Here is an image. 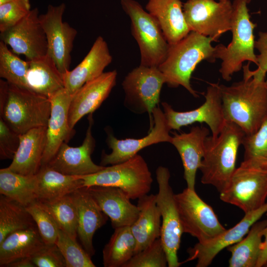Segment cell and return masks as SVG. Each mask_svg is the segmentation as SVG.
I'll list each match as a JSON object with an SVG mask.
<instances>
[{
  "label": "cell",
  "mask_w": 267,
  "mask_h": 267,
  "mask_svg": "<svg viewBox=\"0 0 267 267\" xmlns=\"http://www.w3.org/2000/svg\"><path fill=\"white\" fill-rule=\"evenodd\" d=\"M225 121L234 123L245 135L255 133L267 116V80L243 77L229 86L220 85Z\"/></svg>",
  "instance_id": "cell-1"
},
{
  "label": "cell",
  "mask_w": 267,
  "mask_h": 267,
  "mask_svg": "<svg viewBox=\"0 0 267 267\" xmlns=\"http://www.w3.org/2000/svg\"><path fill=\"white\" fill-rule=\"evenodd\" d=\"M245 135L234 123L226 121L216 137H206L205 150L199 170L201 181L214 186L220 193L227 186L236 167L238 148Z\"/></svg>",
  "instance_id": "cell-2"
},
{
  "label": "cell",
  "mask_w": 267,
  "mask_h": 267,
  "mask_svg": "<svg viewBox=\"0 0 267 267\" xmlns=\"http://www.w3.org/2000/svg\"><path fill=\"white\" fill-rule=\"evenodd\" d=\"M213 42L211 38L190 32L178 42L170 44L165 60L158 67L166 84L172 88L181 86L194 97H198L190 84L191 76L202 61H215V47L212 45Z\"/></svg>",
  "instance_id": "cell-3"
},
{
  "label": "cell",
  "mask_w": 267,
  "mask_h": 267,
  "mask_svg": "<svg viewBox=\"0 0 267 267\" xmlns=\"http://www.w3.org/2000/svg\"><path fill=\"white\" fill-rule=\"evenodd\" d=\"M250 1L233 0L231 41L226 46L222 44L215 46L216 59L222 61L219 72L222 78L227 82L231 80L234 73L241 69L244 62L247 61L257 65L254 35L256 24L251 20L247 7Z\"/></svg>",
  "instance_id": "cell-4"
},
{
  "label": "cell",
  "mask_w": 267,
  "mask_h": 267,
  "mask_svg": "<svg viewBox=\"0 0 267 267\" xmlns=\"http://www.w3.org/2000/svg\"><path fill=\"white\" fill-rule=\"evenodd\" d=\"M51 112L49 99L28 89L9 84L7 99L0 109V117L19 134L47 126Z\"/></svg>",
  "instance_id": "cell-5"
},
{
  "label": "cell",
  "mask_w": 267,
  "mask_h": 267,
  "mask_svg": "<svg viewBox=\"0 0 267 267\" xmlns=\"http://www.w3.org/2000/svg\"><path fill=\"white\" fill-rule=\"evenodd\" d=\"M81 178L83 181V187L92 186L118 187L131 199H138L147 194L153 182L146 162L137 154L126 161L105 166L95 173Z\"/></svg>",
  "instance_id": "cell-6"
},
{
  "label": "cell",
  "mask_w": 267,
  "mask_h": 267,
  "mask_svg": "<svg viewBox=\"0 0 267 267\" xmlns=\"http://www.w3.org/2000/svg\"><path fill=\"white\" fill-rule=\"evenodd\" d=\"M121 5L131 21L132 34L140 50V65L158 67L170 45L158 23L135 0H121Z\"/></svg>",
  "instance_id": "cell-7"
},
{
  "label": "cell",
  "mask_w": 267,
  "mask_h": 267,
  "mask_svg": "<svg viewBox=\"0 0 267 267\" xmlns=\"http://www.w3.org/2000/svg\"><path fill=\"white\" fill-rule=\"evenodd\" d=\"M220 193L222 201L238 207L245 214L260 208L267 198V167L243 161Z\"/></svg>",
  "instance_id": "cell-8"
},
{
  "label": "cell",
  "mask_w": 267,
  "mask_h": 267,
  "mask_svg": "<svg viewBox=\"0 0 267 267\" xmlns=\"http://www.w3.org/2000/svg\"><path fill=\"white\" fill-rule=\"evenodd\" d=\"M174 197L183 232L196 238L199 243L207 242L226 230L195 190L187 187Z\"/></svg>",
  "instance_id": "cell-9"
},
{
  "label": "cell",
  "mask_w": 267,
  "mask_h": 267,
  "mask_svg": "<svg viewBox=\"0 0 267 267\" xmlns=\"http://www.w3.org/2000/svg\"><path fill=\"white\" fill-rule=\"evenodd\" d=\"M156 178L158 184L156 201L162 219L160 238L167 255L168 266L178 267L182 263L178 261V252L183 232L175 194L170 184L169 169L163 166L158 167L156 171Z\"/></svg>",
  "instance_id": "cell-10"
},
{
  "label": "cell",
  "mask_w": 267,
  "mask_h": 267,
  "mask_svg": "<svg viewBox=\"0 0 267 267\" xmlns=\"http://www.w3.org/2000/svg\"><path fill=\"white\" fill-rule=\"evenodd\" d=\"M232 10L230 0H188L183 5L190 32L211 38L214 42L231 30Z\"/></svg>",
  "instance_id": "cell-11"
},
{
  "label": "cell",
  "mask_w": 267,
  "mask_h": 267,
  "mask_svg": "<svg viewBox=\"0 0 267 267\" xmlns=\"http://www.w3.org/2000/svg\"><path fill=\"white\" fill-rule=\"evenodd\" d=\"M165 83V77L158 67L139 65L127 74L122 84L126 106L135 113H148L151 119Z\"/></svg>",
  "instance_id": "cell-12"
},
{
  "label": "cell",
  "mask_w": 267,
  "mask_h": 267,
  "mask_svg": "<svg viewBox=\"0 0 267 267\" xmlns=\"http://www.w3.org/2000/svg\"><path fill=\"white\" fill-rule=\"evenodd\" d=\"M65 9L64 3L58 5L49 4L46 12L39 16L46 36L47 54L62 74L70 69L71 53L78 33L76 29L63 21Z\"/></svg>",
  "instance_id": "cell-13"
},
{
  "label": "cell",
  "mask_w": 267,
  "mask_h": 267,
  "mask_svg": "<svg viewBox=\"0 0 267 267\" xmlns=\"http://www.w3.org/2000/svg\"><path fill=\"white\" fill-rule=\"evenodd\" d=\"M205 101L198 108L188 111H175L166 102H162L163 112L170 130L198 122L210 128L213 137H217L225 123L221 89L219 84H210L205 95Z\"/></svg>",
  "instance_id": "cell-14"
},
{
  "label": "cell",
  "mask_w": 267,
  "mask_h": 267,
  "mask_svg": "<svg viewBox=\"0 0 267 267\" xmlns=\"http://www.w3.org/2000/svg\"><path fill=\"white\" fill-rule=\"evenodd\" d=\"M39 16L35 7L17 24L0 32V41L14 53L24 55L28 61L47 54L46 36Z\"/></svg>",
  "instance_id": "cell-15"
},
{
  "label": "cell",
  "mask_w": 267,
  "mask_h": 267,
  "mask_svg": "<svg viewBox=\"0 0 267 267\" xmlns=\"http://www.w3.org/2000/svg\"><path fill=\"white\" fill-rule=\"evenodd\" d=\"M153 125L150 132L141 138L119 139L109 133L107 143L112 152L103 153L101 165H114L123 162L134 157L144 148L160 142L171 143L172 136L163 111L157 106L152 111Z\"/></svg>",
  "instance_id": "cell-16"
},
{
  "label": "cell",
  "mask_w": 267,
  "mask_h": 267,
  "mask_svg": "<svg viewBox=\"0 0 267 267\" xmlns=\"http://www.w3.org/2000/svg\"><path fill=\"white\" fill-rule=\"evenodd\" d=\"M267 212V202L260 208L245 213L242 220L232 228L207 242H198L188 249L189 257L186 261L197 259L196 267H208L220 251L242 240L251 226Z\"/></svg>",
  "instance_id": "cell-17"
},
{
  "label": "cell",
  "mask_w": 267,
  "mask_h": 267,
  "mask_svg": "<svg viewBox=\"0 0 267 267\" xmlns=\"http://www.w3.org/2000/svg\"><path fill=\"white\" fill-rule=\"evenodd\" d=\"M117 76L115 70L103 72L85 84L72 95L68 111L69 125L72 130L83 116L92 114L107 98L116 85Z\"/></svg>",
  "instance_id": "cell-18"
},
{
  "label": "cell",
  "mask_w": 267,
  "mask_h": 267,
  "mask_svg": "<svg viewBox=\"0 0 267 267\" xmlns=\"http://www.w3.org/2000/svg\"><path fill=\"white\" fill-rule=\"evenodd\" d=\"M90 122L81 146L71 147L67 142H63L46 165L65 175L75 176L90 175L103 169L105 166L95 164L91 159L95 141L91 134Z\"/></svg>",
  "instance_id": "cell-19"
},
{
  "label": "cell",
  "mask_w": 267,
  "mask_h": 267,
  "mask_svg": "<svg viewBox=\"0 0 267 267\" xmlns=\"http://www.w3.org/2000/svg\"><path fill=\"white\" fill-rule=\"evenodd\" d=\"M72 95L65 88L49 99L51 112L46 131V142L42 166L47 165L54 157L63 142H67L73 134L69 126L68 111Z\"/></svg>",
  "instance_id": "cell-20"
},
{
  "label": "cell",
  "mask_w": 267,
  "mask_h": 267,
  "mask_svg": "<svg viewBox=\"0 0 267 267\" xmlns=\"http://www.w3.org/2000/svg\"><path fill=\"white\" fill-rule=\"evenodd\" d=\"M112 61L108 45L98 37L83 60L73 70L62 74L64 88L73 95L86 83L100 76Z\"/></svg>",
  "instance_id": "cell-21"
},
{
  "label": "cell",
  "mask_w": 267,
  "mask_h": 267,
  "mask_svg": "<svg viewBox=\"0 0 267 267\" xmlns=\"http://www.w3.org/2000/svg\"><path fill=\"white\" fill-rule=\"evenodd\" d=\"M102 212L110 218L114 229L131 226L139 214L137 205L120 188L111 186L86 187Z\"/></svg>",
  "instance_id": "cell-22"
},
{
  "label": "cell",
  "mask_w": 267,
  "mask_h": 267,
  "mask_svg": "<svg viewBox=\"0 0 267 267\" xmlns=\"http://www.w3.org/2000/svg\"><path fill=\"white\" fill-rule=\"evenodd\" d=\"M209 130L205 127H193L188 133L175 134L170 143L178 151L184 168L187 187L195 190L196 174L204 154L205 142Z\"/></svg>",
  "instance_id": "cell-23"
},
{
  "label": "cell",
  "mask_w": 267,
  "mask_h": 267,
  "mask_svg": "<svg viewBox=\"0 0 267 267\" xmlns=\"http://www.w3.org/2000/svg\"><path fill=\"white\" fill-rule=\"evenodd\" d=\"M72 194L77 209L78 236L83 247L91 257L95 253L93 235L106 222L108 216L102 212L86 187Z\"/></svg>",
  "instance_id": "cell-24"
},
{
  "label": "cell",
  "mask_w": 267,
  "mask_h": 267,
  "mask_svg": "<svg viewBox=\"0 0 267 267\" xmlns=\"http://www.w3.org/2000/svg\"><path fill=\"white\" fill-rule=\"evenodd\" d=\"M47 126L30 130L20 134V143L10 165L13 172L28 176L36 175L42 166L46 142Z\"/></svg>",
  "instance_id": "cell-25"
},
{
  "label": "cell",
  "mask_w": 267,
  "mask_h": 267,
  "mask_svg": "<svg viewBox=\"0 0 267 267\" xmlns=\"http://www.w3.org/2000/svg\"><path fill=\"white\" fill-rule=\"evenodd\" d=\"M145 8L158 23L169 44L178 42L190 32L180 0H149Z\"/></svg>",
  "instance_id": "cell-26"
},
{
  "label": "cell",
  "mask_w": 267,
  "mask_h": 267,
  "mask_svg": "<svg viewBox=\"0 0 267 267\" xmlns=\"http://www.w3.org/2000/svg\"><path fill=\"white\" fill-rule=\"evenodd\" d=\"M137 206L139 214L131 229L136 241V254L160 237L161 215L156 201V195H145L139 199Z\"/></svg>",
  "instance_id": "cell-27"
},
{
  "label": "cell",
  "mask_w": 267,
  "mask_h": 267,
  "mask_svg": "<svg viewBox=\"0 0 267 267\" xmlns=\"http://www.w3.org/2000/svg\"><path fill=\"white\" fill-rule=\"evenodd\" d=\"M37 176V200L50 202L83 188L81 176L62 174L48 165L41 166Z\"/></svg>",
  "instance_id": "cell-28"
},
{
  "label": "cell",
  "mask_w": 267,
  "mask_h": 267,
  "mask_svg": "<svg viewBox=\"0 0 267 267\" xmlns=\"http://www.w3.org/2000/svg\"><path fill=\"white\" fill-rule=\"evenodd\" d=\"M28 61L26 81L29 89L49 98L64 88L62 74L48 54Z\"/></svg>",
  "instance_id": "cell-29"
},
{
  "label": "cell",
  "mask_w": 267,
  "mask_h": 267,
  "mask_svg": "<svg viewBox=\"0 0 267 267\" xmlns=\"http://www.w3.org/2000/svg\"><path fill=\"white\" fill-rule=\"evenodd\" d=\"M37 225L13 232L0 243V266L31 257L45 246Z\"/></svg>",
  "instance_id": "cell-30"
},
{
  "label": "cell",
  "mask_w": 267,
  "mask_h": 267,
  "mask_svg": "<svg viewBox=\"0 0 267 267\" xmlns=\"http://www.w3.org/2000/svg\"><path fill=\"white\" fill-rule=\"evenodd\" d=\"M267 226V220L257 221L244 238L226 248L231 253L229 267H256Z\"/></svg>",
  "instance_id": "cell-31"
},
{
  "label": "cell",
  "mask_w": 267,
  "mask_h": 267,
  "mask_svg": "<svg viewBox=\"0 0 267 267\" xmlns=\"http://www.w3.org/2000/svg\"><path fill=\"white\" fill-rule=\"evenodd\" d=\"M37 176L19 174L7 167L0 170V193L24 207L37 200Z\"/></svg>",
  "instance_id": "cell-32"
},
{
  "label": "cell",
  "mask_w": 267,
  "mask_h": 267,
  "mask_svg": "<svg viewBox=\"0 0 267 267\" xmlns=\"http://www.w3.org/2000/svg\"><path fill=\"white\" fill-rule=\"evenodd\" d=\"M114 229L103 250L104 267H123L135 254L136 241L131 226Z\"/></svg>",
  "instance_id": "cell-33"
},
{
  "label": "cell",
  "mask_w": 267,
  "mask_h": 267,
  "mask_svg": "<svg viewBox=\"0 0 267 267\" xmlns=\"http://www.w3.org/2000/svg\"><path fill=\"white\" fill-rule=\"evenodd\" d=\"M36 225L25 207L3 195L0 198V243L9 234Z\"/></svg>",
  "instance_id": "cell-34"
},
{
  "label": "cell",
  "mask_w": 267,
  "mask_h": 267,
  "mask_svg": "<svg viewBox=\"0 0 267 267\" xmlns=\"http://www.w3.org/2000/svg\"><path fill=\"white\" fill-rule=\"evenodd\" d=\"M43 203L53 217L59 228L73 239L77 240L78 214L72 194Z\"/></svg>",
  "instance_id": "cell-35"
},
{
  "label": "cell",
  "mask_w": 267,
  "mask_h": 267,
  "mask_svg": "<svg viewBox=\"0 0 267 267\" xmlns=\"http://www.w3.org/2000/svg\"><path fill=\"white\" fill-rule=\"evenodd\" d=\"M0 42V77L9 84L28 89L26 76L29 63L18 57Z\"/></svg>",
  "instance_id": "cell-36"
},
{
  "label": "cell",
  "mask_w": 267,
  "mask_h": 267,
  "mask_svg": "<svg viewBox=\"0 0 267 267\" xmlns=\"http://www.w3.org/2000/svg\"><path fill=\"white\" fill-rule=\"evenodd\" d=\"M242 145L244 149L243 161L267 167V116L255 133L245 135Z\"/></svg>",
  "instance_id": "cell-37"
},
{
  "label": "cell",
  "mask_w": 267,
  "mask_h": 267,
  "mask_svg": "<svg viewBox=\"0 0 267 267\" xmlns=\"http://www.w3.org/2000/svg\"><path fill=\"white\" fill-rule=\"evenodd\" d=\"M62 254L66 267H95L91 257L77 242L59 229L55 243Z\"/></svg>",
  "instance_id": "cell-38"
},
{
  "label": "cell",
  "mask_w": 267,
  "mask_h": 267,
  "mask_svg": "<svg viewBox=\"0 0 267 267\" xmlns=\"http://www.w3.org/2000/svg\"><path fill=\"white\" fill-rule=\"evenodd\" d=\"M25 208L34 220L44 243L55 244L59 228L44 204L37 200Z\"/></svg>",
  "instance_id": "cell-39"
},
{
  "label": "cell",
  "mask_w": 267,
  "mask_h": 267,
  "mask_svg": "<svg viewBox=\"0 0 267 267\" xmlns=\"http://www.w3.org/2000/svg\"><path fill=\"white\" fill-rule=\"evenodd\" d=\"M167 255L160 238L134 254L123 267H166Z\"/></svg>",
  "instance_id": "cell-40"
},
{
  "label": "cell",
  "mask_w": 267,
  "mask_h": 267,
  "mask_svg": "<svg viewBox=\"0 0 267 267\" xmlns=\"http://www.w3.org/2000/svg\"><path fill=\"white\" fill-rule=\"evenodd\" d=\"M29 0H13L0 5V32L14 26L31 11Z\"/></svg>",
  "instance_id": "cell-41"
},
{
  "label": "cell",
  "mask_w": 267,
  "mask_h": 267,
  "mask_svg": "<svg viewBox=\"0 0 267 267\" xmlns=\"http://www.w3.org/2000/svg\"><path fill=\"white\" fill-rule=\"evenodd\" d=\"M255 48L259 51L257 55V68L255 70H251L249 68L250 62L243 66L244 77H254L256 78L263 79L266 78L267 73V32H260L259 38L255 41Z\"/></svg>",
  "instance_id": "cell-42"
},
{
  "label": "cell",
  "mask_w": 267,
  "mask_h": 267,
  "mask_svg": "<svg viewBox=\"0 0 267 267\" xmlns=\"http://www.w3.org/2000/svg\"><path fill=\"white\" fill-rule=\"evenodd\" d=\"M20 143V134L11 130L0 118V157L1 159L13 158Z\"/></svg>",
  "instance_id": "cell-43"
},
{
  "label": "cell",
  "mask_w": 267,
  "mask_h": 267,
  "mask_svg": "<svg viewBox=\"0 0 267 267\" xmlns=\"http://www.w3.org/2000/svg\"><path fill=\"white\" fill-rule=\"evenodd\" d=\"M31 258L36 267H66L65 260L56 244H46Z\"/></svg>",
  "instance_id": "cell-44"
},
{
  "label": "cell",
  "mask_w": 267,
  "mask_h": 267,
  "mask_svg": "<svg viewBox=\"0 0 267 267\" xmlns=\"http://www.w3.org/2000/svg\"><path fill=\"white\" fill-rule=\"evenodd\" d=\"M264 237L265 239L262 244L261 253L256 267H264L267 263V226L265 230Z\"/></svg>",
  "instance_id": "cell-45"
},
{
  "label": "cell",
  "mask_w": 267,
  "mask_h": 267,
  "mask_svg": "<svg viewBox=\"0 0 267 267\" xmlns=\"http://www.w3.org/2000/svg\"><path fill=\"white\" fill-rule=\"evenodd\" d=\"M8 267H35L31 257L21 258L14 261L7 266Z\"/></svg>",
  "instance_id": "cell-46"
},
{
  "label": "cell",
  "mask_w": 267,
  "mask_h": 267,
  "mask_svg": "<svg viewBox=\"0 0 267 267\" xmlns=\"http://www.w3.org/2000/svg\"><path fill=\"white\" fill-rule=\"evenodd\" d=\"M12 0H0V5Z\"/></svg>",
  "instance_id": "cell-47"
},
{
  "label": "cell",
  "mask_w": 267,
  "mask_h": 267,
  "mask_svg": "<svg viewBox=\"0 0 267 267\" xmlns=\"http://www.w3.org/2000/svg\"><path fill=\"white\" fill-rule=\"evenodd\" d=\"M265 267H267V264L265 266Z\"/></svg>",
  "instance_id": "cell-48"
},
{
  "label": "cell",
  "mask_w": 267,
  "mask_h": 267,
  "mask_svg": "<svg viewBox=\"0 0 267 267\" xmlns=\"http://www.w3.org/2000/svg\"></svg>",
  "instance_id": "cell-49"
}]
</instances>
